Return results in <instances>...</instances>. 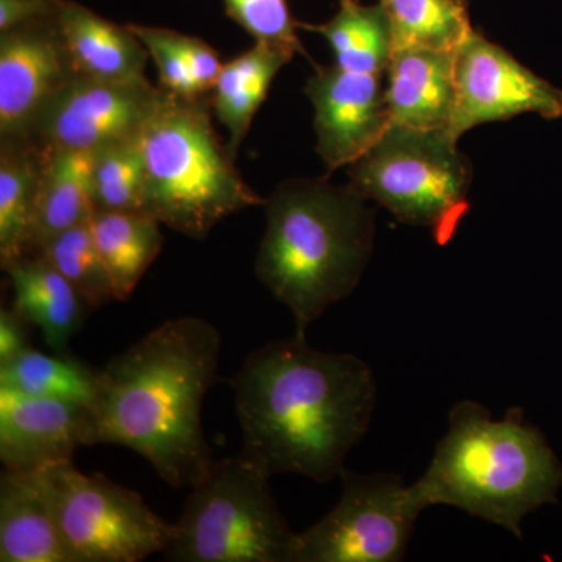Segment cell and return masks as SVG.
<instances>
[{
    "label": "cell",
    "instance_id": "6da1fadb",
    "mask_svg": "<svg viewBox=\"0 0 562 562\" xmlns=\"http://www.w3.org/2000/svg\"><path fill=\"white\" fill-rule=\"evenodd\" d=\"M243 454L269 475L339 479L371 425L376 380L357 355L313 349L294 335L251 351L231 380Z\"/></svg>",
    "mask_w": 562,
    "mask_h": 562
},
{
    "label": "cell",
    "instance_id": "7a4b0ae2",
    "mask_svg": "<svg viewBox=\"0 0 562 562\" xmlns=\"http://www.w3.org/2000/svg\"><path fill=\"white\" fill-rule=\"evenodd\" d=\"M221 347L220 330L202 317L162 322L99 371L85 446L127 447L177 490L201 482L214 461L202 406Z\"/></svg>",
    "mask_w": 562,
    "mask_h": 562
},
{
    "label": "cell",
    "instance_id": "3957f363",
    "mask_svg": "<svg viewBox=\"0 0 562 562\" xmlns=\"http://www.w3.org/2000/svg\"><path fill=\"white\" fill-rule=\"evenodd\" d=\"M350 184L283 181L265 202L255 276L294 317L295 335L357 290L375 243V206Z\"/></svg>",
    "mask_w": 562,
    "mask_h": 562
},
{
    "label": "cell",
    "instance_id": "277c9868",
    "mask_svg": "<svg viewBox=\"0 0 562 562\" xmlns=\"http://www.w3.org/2000/svg\"><path fill=\"white\" fill-rule=\"evenodd\" d=\"M560 458L524 409L494 419L482 403L462 401L413 490L425 506H452L522 538L528 514L558 503Z\"/></svg>",
    "mask_w": 562,
    "mask_h": 562
},
{
    "label": "cell",
    "instance_id": "5b68a950",
    "mask_svg": "<svg viewBox=\"0 0 562 562\" xmlns=\"http://www.w3.org/2000/svg\"><path fill=\"white\" fill-rule=\"evenodd\" d=\"M210 94L161 98L139 133L144 162V213L202 241L220 222L265 205L214 131Z\"/></svg>",
    "mask_w": 562,
    "mask_h": 562
},
{
    "label": "cell",
    "instance_id": "8992f818",
    "mask_svg": "<svg viewBox=\"0 0 562 562\" xmlns=\"http://www.w3.org/2000/svg\"><path fill=\"white\" fill-rule=\"evenodd\" d=\"M271 475L246 454L214 460L192 486L162 557L177 562H292L297 532L277 505Z\"/></svg>",
    "mask_w": 562,
    "mask_h": 562
},
{
    "label": "cell",
    "instance_id": "52a82bcc",
    "mask_svg": "<svg viewBox=\"0 0 562 562\" xmlns=\"http://www.w3.org/2000/svg\"><path fill=\"white\" fill-rule=\"evenodd\" d=\"M346 169L362 198L430 232L438 246L452 241L471 210L472 162L446 131L390 125Z\"/></svg>",
    "mask_w": 562,
    "mask_h": 562
},
{
    "label": "cell",
    "instance_id": "ba28073f",
    "mask_svg": "<svg viewBox=\"0 0 562 562\" xmlns=\"http://www.w3.org/2000/svg\"><path fill=\"white\" fill-rule=\"evenodd\" d=\"M41 472L70 562H138L171 543L173 524L138 492L81 473L72 461Z\"/></svg>",
    "mask_w": 562,
    "mask_h": 562
},
{
    "label": "cell",
    "instance_id": "9c48e42d",
    "mask_svg": "<svg viewBox=\"0 0 562 562\" xmlns=\"http://www.w3.org/2000/svg\"><path fill=\"white\" fill-rule=\"evenodd\" d=\"M339 502L297 532L292 562H398L425 506L397 473L344 469Z\"/></svg>",
    "mask_w": 562,
    "mask_h": 562
},
{
    "label": "cell",
    "instance_id": "30bf717a",
    "mask_svg": "<svg viewBox=\"0 0 562 562\" xmlns=\"http://www.w3.org/2000/svg\"><path fill=\"white\" fill-rule=\"evenodd\" d=\"M543 120L562 117V90L475 29L454 52V103L447 133H464L520 114Z\"/></svg>",
    "mask_w": 562,
    "mask_h": 562
},
{
    "label": "cell",
    "instance_id": "8fae6325",
    "mask_svg": "<svg viewBox=\"0 0 562 562\" xmlns=\"http://www.w3.org/2000/svg\"><path fill=\"white\" fill-rule=\"evenodd\" d=\"M161 98L149 80L72 77L33 127L31 140L46 151H94L138 138Z\"/></svg>",
    "mask_w": 562,
    "mask_h": 562
},
{
    "label": "cell",
    "instance_id": "7c38bea8",
    "mask_svg": "<svg viewBox=\"0 0 562 562\" xmlns=\"http://www.w3.org/2000/svg\"><path fill=\"white\" fill-rule=\"evenodd\" d=\"M76 76L55 16L0 33V140L31 138L47 103Z\"/></svg>",
    "mask_w": 562,
    "mask_h": 562
},
{
    "label": "cell",
    "instance_id": "4fadbf2b",
    "mask_svg": "<svg viewBox=\"0 0 562 562\" xmlns=\"http://www.w3.org/2000/svg\"><path fill=\"white\" fill-rule=\"evenodd\" d=\"M384 77L316 66L305 85L314 110L316 150L328 173L358 160L390 127Z\"/></svg>",
    "mask_w": 562,
    "mask_h": 562
},
{
    "label": "cell",
    "instance_id": "5bb4252c",
    "mask_svg": "<svg viewBox=\"0 0 562 562\" xmlns=\"http://www.w3.org/2000/svg\"><path fill=\"white\" fill-rule=\"evenodd\" d=\"M87 408L0 390V460L5 471L41 472L85 446Z\"/></svg>",
    "mask_w": 562,
    "mask_h": 562
},
{
    "label": "cell",
    "instance_id": "9a60e30c",
    "mask_svg": "<svg viewBox=\"0 0 562 562\" xmlns=\"http://www.w3.org/2000/svg\"><path fill=\"white\" fill-rule=\"evenodd\" d=\"M454 52L394 50L384 74L390 125L447 132L454 103Z\"/></svg>",
    "mask_w": 562,
    "mask_h": 562
},
{
    "label": "cell",
    "instance_id": "2e32d148",
    "mask_svg": "<svg viewBox=\"0 0 562 562\" xmlns=\"http://www.w3.org/2000/svg\"><path fill=\"white\" fill-rule=\"evenodd\" d=\"M55 22L77 76L109 81L147 79L150 55L131 25L114 24L72 0H61Z\"/></svg>",
    "mask_w": 562,
    "mask_h": 562
},
{
    "label": "cell",
    "instance_id": "e0dca14e",
    "mask_svg": "<svg viewBox=\"0 0 562 562\" xmlns=\"http://www.w3.org/2000/svg\"><path fill=\"white\" fill-rule=\"evenodd\" d=\"M0 561L70 562L43 472L2 473Z\"/></svg>",
    "mask_w": 562,
    "mask_h": 562
},
{
    "label": "cell",
    "instance_id": "ac0fdd59",
    "mask_svg": "<svg viewBox=\"0 0 562 562\" xmlns=\"http://www.w3.org/2000/svg\"><path fill=\"white\" fill-rule=\"evenodd\" d=\"M13 286L14 310L38 327L54 353H65L91 312L76 288L41 254L25 255L3 266Z\"/></svg>",
    "mask_w": 562,
    "mask_h": 562
},
{
    "label": "cell",
    "instance_id": "d6986e66",
    "mask_svg": "<svg viewBox=\"0 0 562 562\" xmlns=\"http://www.w3.org/2000/svg\"><path fill=\"white\" fill-rule=\"evenodd\" d=\"M292 58L290 52L255 41L249 50L224 63L210 102L214 116L228 133L227 146L233 157H238L273 79Z\"/></svg>",
    "mask_w": 562,
    "mask_h": 562
},
{
    "label": "cell",
    "instance_id": "ffe728a7",
    "mask_svg": "<svg viewBox=\"0 0 562 562\" xmlns=\"http://www.w3.org/2000/svg\"><path fill=\"white\" fill-rule=\"evenodd\" d=\"M47 151L31 139L0 140V266L33 254Z\"/></svg>",
    "mask_w": 562,
    "mask_h": 562
},
{
    "label": "cell",
    "instance_id": "44dd1931",
    "mask_svg": "<svg viewBox=\"0 0 562 562\" xmlns=\"http://www.w3.org/2000/svg\"><path fill=\"white\" fill-rule=\"evenodd\" d=\"M160 222L143 211L94 210L92 236L110 273L116 301L131 297L165 244Z\"/></svg>",
    "mask_w": 562,
    "mask_h": 562
},
{
    "label": "cell",
    "instance_id": "7402d4cb",
    "mask_svg": "<svg viewBox=\"0 0 562 562\" xmlns=\"http://www.w3.org/2000/svg\"><path fill=\"white\" fill-rule=\"evenodd\" d=\"M92 158L91 151H47L33 227V254L52 236L91 220Z\"/></svg>",
    "mask_w": 562,
    "mask_h": 562
},
{
    "label": "cell",
    "instance_id": "603a6c76",
    "mask_svg": "<svg viewBox=\"0 0 562 562\" xmlns=\"http://www.w3.org/2000/svg\"><path fill=\"white\" fill-rule=\"evenodd\" d=\"M299 29L321 35L330 46L333 63L355 72L384 77L394 54L391 22L380 3H341L330 21L316 25L299 22Z\"/></svg>",
    "mask_w": 562,
    "mask_h": 562
},
{
    "label": "cell",
    "instance_id": "cb8c5ba5",
    "mask_svg": "<svg viewBox=\"0 0 562 562\" xmlns=\"http://www.w3.org/2000/svg\"><path fill=\"white\" fill-rule=\"evenodd\" d=\"M0 390L90 408L99 391V371L65 353L46 355L31 347L0 364Z\"/></svg>",
    "mask_w": 562,
    "mask_h": 562
},
{
    "label": "cell",
    "instance_id": "d4e9b609",
    "mask_svg": "<svg viewBox=\"0 0 562 562\" xmlns=\"http://www.w3.org/2000/svg\"><path fill=\"white\" fill-rule=\"evenodd\" d=\"M395 49L457 50L473 31L469 0H379Z\"/></svg>",
    "mask_w": 562,
    "mask_h": 562
},
{
    "label": "cell",
    "instance_id": "484cf974",
    "mask_svg": "<svg viewBox=\"0 0 562 562\" xmlns=\"http://www.w3.org/2000/svg\"><path fill=\"white\" fill-rule=\"evenodd\" d=\"M36 254L46 257L57 268L91 310L116 301L110 273L92 236L90 221L52 236Z\"/></svg>",
    "mask_w": 562,
    "mask_h": 562
},
{
    "label": "cell",
    "instance_id": "4316f807",
    "mask_svg": "<svg viewBox=\"0 0 562 562\" xmlns=\"http://www.w3.org/2000/svg\"><path fill=\"white\" fill-rule=\"evenodd\" d=\"M138 138L111 144L94 151V158H92L94 210H144V162Z\"/></svg>",
    "mask_w": 562,
    "mask_h": 562
},
{
    "label": "cell",
    "instance_id": "83f0119b",
    "mask_svg": "<svg viewBox=\"0 0 562 562\" xmlns=\"http://www.w3.org/2000/svg\"><path fill=\"white\" fill-rule=\"evenodd\" d=\"M225 10L255 41L290 54L306 55L299 38V22L292 20L288 0H224Z\"/></svg>",
    "mask_w": 562,
    "mask_h": 562
},
{
    "label": "cell",
    "instance_id": "f1b7e54d",
    "mask_svg": "<svg viewBox=\"0 0 562 562\" xmlns=\"http://www.w3.org/2000/svg\"><path fill=\"white\" fill-rule=\"evenodd\" d=\"M131 29L155 61L162 91L179 98H203L201 88L192 77L190 66L181 50V33L165 27L132 24Z\"/></svg>",
    "mask_w": 562,
    "mask_h": 562
},
{
    "label": "cell",
    "instance_id": "f546056e",
    "mask_svg": "<svg viewBox=\"0 0 562 562\" xmlns=\"http://www.w3.org/2000/svg\"><path fill=\"white\" fill-rule=\"evenodd\" d=\"M180 41L181 50H183L195 83L201 88L203 94H210L222 68H224V63L221 61L217 52L205 41L183 35V33H181Z\"/></svg>",
    "mask_w": 562,
    "mask_h": 562
},
{
    "label": "cell",
    "instance_id": "4dcf8cb0",
    "mask_svg": "<svg viewBox=\"0 0 562 562\" xmlns=\"http://www.w3.org/2000/svg\"><path fill=\"white\" fill-rule=\"evenodd\" d=\"M61 0H0V33L40 20H50Z\"/></svg>",
    "mask_w": 562,
    "mask_h": 562
},
{
    "label": "cell",
    "instance_id": "1f68e13d",
    "mask_svg": "<svg viewBox=\"0 0 562 562\" xmlns=\"http://www.w3.org/2000/svg\"><path fill=\"white\" fill-rule=\"evenodd\" d=\"M27 325L13 308L0 310V364L31 349Z\"/></svg>",
    "mask_w": 562,
    "mask_h": 562
},
{
    "label": "cell",
    "instance_id": "d6a6232c",
    "mask_svg": "<svg viewBox=\"0 0 562 562\" xmlns=\"http://www.w3.org/2000/svg\"><path fill=\"white\" fill-rule=\"evenodd\" d=\"M338 2H339V5H341V3L357 2V0H338Z\"/></svg>",
    "mask_w": 562,
    "mask_h": 562
}]
</instances>
